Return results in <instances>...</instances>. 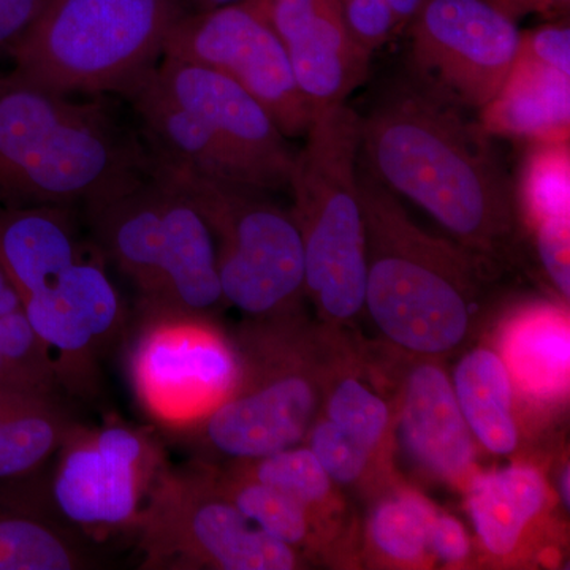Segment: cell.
<instances>
[{
  "label": "cell",
  "instance_id": "cell-15",
  "mask_svg": "<svg viewBox=\"0 0 570 570\" xmlns=\"http://www.w3.org/2000/svg\"><path fill=\"white\" fill-rule=\"evenodd\" d=\"M26 316L55 358L59 384L78 396L97 387V356L121 330L118 291L102 261L81 257L50 291L22 302Z\"/></svg>",
  "mask_w": 570,
  "mask_h": 570
},
{
  "label": "cell",
  "instance_id": "cell-38",
  "mask_svg": "<svg viewBox=\"0 0 570 570\" xmlns=\"http://www.w3.org/2000/svg\"><path fill=\"white\" fill-rule=\"evenodd\" d=\"M395 17L397 31L404 26L411 24L412 20L417 17L420 9H422L425 0H385Z\"/></svg>",
  "mask_w": 570,
  "mask_h": 570
},
{
  "label": "cell",
  "instance_id": "cell-35",
  "mask_svg": "<svg viewBox=\"0 0 570 570\" xmlns=\"http://www.w3.org/2000/svg\"><path fill=\"white\" fill-rule=\"evenodd\" d=\"M430 551L444 564H463L471 554V540L455 517L436 512L431 521Z\"/></svg>",
  "mask_w": 570,
  "mask_h": 570
},
{
  "label": "cell",
  "instance_id": "cell-42",
  "mask_svg": "<svg viewBox=\"0 0 570 570\" xmlns=\"http://www.w3.org/2000/svg\"><path fill=\"white\" fill-rule=\"evenodd\" d=\"M341 2H346V0H341Z\"/></svg>",
  "mask_w": 570,
  "mask_h": 570
},
{
  "label": "cell",
  "instance_id": "cell-9",
  "mask_svg": "<svg viewBox=\"0 0 570 570\" xmlns=\"http://www.w3.org/2000/svg\"><path fill=\"white\" fill-rule=\"evenodd\" d=\"M200 212L216 242L224 299L253 318L295 314L306 296L305 253L294 216L268 193L206 178L149 154Z\"/></svg>",
  "mask_w": 570,
  "mask_h": 570
},
{
  "label": "cell",
  "instance_id": "cell-34",
  "mask_svg": "<svg viewBox=\"0 0 570 570\" xmlns=\"http://www.w3.org/2000/svg\"><path fill=\"white\" fill-rule=\"evenodd\" d=\"M517 56L570 75V29L568 22L550 21L520 32Z\"/></svg>",
  "mask_w": 570,
  "mask_h": 570
},
{
  "label": "cell",
  "instance_id": "cell-1",
  "mask_svg": "<svg viewBox=\"0 0 570 570\" xmlns=\"http://www.w3.org/2000/svg\"><path fill=\"white\" fill-rule=\"evenodd\" d=\"M490 137L456 105L401 86L362 118L363 164L460 246L501 261L515 238L519 202Z\"/></svg>",
  "mask_w": 570,
  "mask_h": 570
},
{
  "label": "cell",
  "instance_id": "cell-31",
  "mask_svg": "<svg viewBox=\"0 0 570 570\" xmlns=\"http://www.w3.org/2000/svg\"><path fill=\"white\" fill-rule=\"evenodd\" d=\"M306 438L307 448L335 485H355L374 459L373 453L324 415H318Z\"/></svg>",
  "mask_w": 570,
  "mask_h": 570
},
{
  "label": "cell",
  "instance_id": "cell-17",
  "mask_svg": "<svg viewBox=\"0 0 570 570\" xmlns=\"http://www.w3.org/2000/svg\"><path fill=\"white\" fill-rule=\"evenodd\" d=\"M401 389L397 431L409 461L428 479L466 490L475 474V439L438 360L414 358Z\"/></svg>",
  "mask_w": 570,
  "mask_h": 570
},
{
  "label": "cell",
  "instance_id": "cell-4",
  "mask_svg": "<svg viewBox=\"0 0 570 570\" xmlns=\"http://www.w3.org/2000/svg\"><path fill=\"white\" fill-rule=\"evenodd\" d=\"M149 154L217 181L288 189L295 153L269 112L230 78L163 56L121 92Z\"/></svg>",
  "mask_w": 570,
  "mask_h": 570
},
{
  "label": "cell",
  "instance_id": "cell-13",
  "mask_svg": "<svg viewBox=\"0 0 570 570\" xmlns=\"http://www.w3.org/2000/svg\"><path fill=\"white\" fill-rule=\"evenodd\" d=\"M163 56L230 78L257 100L287 138L305 137L314 110L299 91L279 37L247 0L171 26Z\"/></svg>",
  "mask_w": 570,
  "mask_h": 570
},
{
  "label": "cell",
  "instance_id": "cell-39",
  "mask_svg": "<svg viewBox=\"0 0 570 570\" xmlns=\"http://www.w3.org/2000/svg\"><path fill=\"white\" fill-rule=\"evenodd\" d=\"M20 307H22L21 296L3 266L0 265V316Z\"/></svg>",
  "mask_w": 570,
  "mask_h": 570
},
{
  "label": "cell",
  "instance_id": "cell-41",
  "mask_svg": "<svg viewBox=\"0 0 570 570\" xmlns=\"http://www.w3.org/2000/svg\"><path fill=\"white\" fill-rule=\"evenodd\" d=\"M558 494H560V501L562 508L566 510L570 509V466L566 463L558 478Z\"/></svg>",
  "mask_w": 570,
  "mask_h": 570
},
{
  "label": "cell",
  "instance_id": "cell-14",
  "mask_svg": "<svg viewBox=\"0 0 570 570\" xmlns=\"http://www.w3.org/2000/svg\"><path fill=\"white\" fill-rule=\"evenodd\" d=\"M409 26L415 85L461 110H482L519 52L517 22L485 0H425Z\"/></svg>",
  "mask_w": 570,
  "mask_h": 570
},
{
  "label": "cell",
  "instance_id": "cell-30",
  "mask_svg": "<svg viewBox=\"0 0 570 570\" xmlns=\"http://www.w3.org/2000/svg\"><path fill=\"white\" fill-rule=\"evenodd\" d=\"M0 354L18 392L58 396V370L43 340L26 316L24 307L0 316Z\"/></svg>",
  "mask_w": 570,
  "mask_h": 570
},
{
  "label": "cell",
  "instance_id": "cell-32",
  "mask_svg": "<svg viewBox=\"0 0 570 570\" xmlns=\"http://www.w3.org/2000/svg\"><path fill=\"white\" fill-rule=\"evenodd\" d=\"M343 13L352 40L367 55L373 56L397 32L395 17L385 0H346Z\"/></svg>",
  "mask_w": 570,
  "mask_h": 570
},
{
  "label": "cell",
  "instance_id": "cell-3",
  "mask_svg": "<svg viewBox=\"0 0 570 570\" xmlns=\"http://www.w3.org/2000/svg\"><path fill=\"white\" fill-rule=\"evenodd\" d=\"M358 189L366 227L363 311L401 354L445 358L471 337L480 273L490 261L423 232L360 163Z\"/></svg>",
  "mask_w": 570,
  "mask_h": 570
},
{
  "label": "cell",
  "instance_id": "cell-10",
  "mask_svg": "<svg viewBox=\"0 0 570 570\" xmlns=\"http://www.w3.org/2000/svg\"><path fill=\"white\" fill-rule=\"evenodd\" d=\"M145 570H295L302 553L247 520L214 479L213 464H165L138 519Z\"/></svg>",
  "mask_w": 570,
  "mask_h": 570
},
{
  "label": "cell",
  "instance_id": "cell-16",
  "mask_svg": "<svg viewBox=\"0 0 570 570\" xmlns=\"http://www.w3.org/2000/svg\"><path fill=\"white\" fill-rule=\"evenodd\" d=\"M279 37L314 111L346 102L366 80L371 55L356 47L341 0H247Z\"/></svg>",
  "mask_w": 570,
  "mask_h": 570
},
{
  "label": "cell",
  "instance_id": "cell-20",
  "mask_svg": "<svg viewBox=\"0 0 570 570\" xmlns=\"http://www.w3.org/2000/svg\"><path fill=\"white\" fill-rule=\"evenodd\" d=\"M479 122L489 135L569 142L570 75L517 56Z\"/></svg>",
  "mask_w": 570,
  "mask_h": 570
},
{
  "label": "cell",
  "instance_id": "cell-19",
  "mask_svg": "<svg viewBox=\"0 0 570 570\" xmlns=\"http://www.w3.org/2000/svg\"><path fill=\"white\" fill-rule=\"evenodd\" d=\"M85 255L71 206L0 205V265L21 302L47 292Z\"/></svg>",
  "mask_w": 570,
  "mask_h": 570
},
{
  "label": "cell",
  "instance_id": "cell-18",
  "mask_svg": "<svg viewBox=\"0 0 570 570\" xmlns=\"http://www.w3.org/2000/svg\"><path fill=\"white\" fill-rule=\"evenodd\" d=\"M89 542L52 508L40 472L0 482V570L92 569Z\"/></svg>",
  "mask_w": 570,
  "mask_h": 570
},
{
  "label": "cell",
  "instance_id": "cell-7",
  "mask_svg": "<svg viewBox=\"0 0 570 570\" xmlns=\"http://www.w3.org/2000/svg\"><path fill=\"white\" fill-rule=\"evenodd\" d=\"M176 0H50L9 51L13 75L47 91L119 92L159 61Z\"/></svg>",
  "mask_w": 570,
  "mask_h": 570
},
{
  "label": "cell",
  "instance_id": "cell-23",
  "mask_svg": "<svg viewBox=\"0 0 570 570\" xmlns=\"http://www.w3.org/2000/svg\"><path fill=\"white\" fill-rule=\"evenodd\" d=\"M75 423L58 396L0 390V482L39 474Z\"/></svg>",
  "mask_w": 570,
  "mask_h": 570
},
{
  "label": "cell",
  "instance_id": "cell-25",
  "mask_svg": "<svg viewBox=\"0 0 570 570\" xmlns=\"http://www.w3.org/2000/svg\"><path fill=\"white\" fill-rule=\"evenodd\" d=\"M438 509L417 491L400 490L382 499L367 523L371 547L387 564L417 568L431 557V521Z\"/></svg>",
  "mask_w": 570,
  "mask_h": 570
},
{
  "label": "cell",
  "instance_id": "cell-40",
  "mask_svg": "<svg viewBox=\"0 0 570 570\" xmlns=\"http://www.w3.org/2000/svg\"><path fill=\"white\" fill-rule=\"evenodd\" d=\"M179 9L184 14L187 13H202V11H209L220 9V7L234 6V3L243 2V0H176Z\"/></svg>",
  "mask_w": 570,
  "mask_h": 570
},
{
  "label": "cell",
  "instance_id": "cell-11",
  "mask_svg": "<svg viewBox=\"0 0 570 570\" xmlns=\"http://www.w3.org/2000/svg\"><path fill=\"white\" fill-rule=\"evenodd\" d=\"M127 373L146 414L179 434L232 395L242 356L209 314L140 303Z\"/></svg>",
  "mask_w": 570,
  "mask_h": 570
},
{
  "label": "cell",
  "instance_id": "cell-22",
  "mask_svg": "<svg viewBox=\"0 0 570 570\" xmlns=\"http://www.w3.org/2000/svg\"><path fill=\"white\" fill-rule=\"evenodd\" d=\"M452 387L469 431L483 449L494 455L519 449L513 379L501 354L489 347L466 352L453 371Z\"/></svg>",
  "mask_w": 570,
  "mask_h": 570
},
{
  "label": "cell",
  "instance_id": "cell-26",
  "mask_svg": "<svg viewBox=\"0 0 570 570\" xmlns=\"http://www.w3.org/2000/svg\"><path fill=\"white\" fill-rule=\"evenodd\" d=\"M213 471L217 487L258 530L298 553L305 547H311L317 524L298 502L247 478L235 468L220 469L213 464Z\"/></svg>",
  "mask_w": 570,
  "mask_h": 570
},
{
  "label": "cell",
  "instance_id": "cell-29",
  "mask_svg": "<svg viewBox=\"0 0 570 570\" xmlns=\"http://www.w3.org/2000/svg\"><path fill=\"white\" fill-rule=\"evenodd\" d=\"M569 163V142H534L517 197L531 228L570 217Z\"/></svg>",
  "mask_w": 570,
  "mask_h": 570
},
{
  "label": "cell",
  "instance_id": "cell-28",
  "mask_svg": "<svg viewBox=\"0 0 570 570\" xmlns=\"http://www.w3.org/2000/svg\"><path fill=\"white\" fill-rule=\"evenodd\" d=\"M325 419L354 438L367 452L376 455L392 428L387 401L356 374L328 376L324 404Z\"/></svg>",
  "mask_w": 570,
  "mask_h": 570
},
{
  "label": "cell",
  "instance_id": "cell-33",
  "mask_svg": "<svg viewBox=\"0 0 570 570\" xmlns=\"http://www.w3.org/2000/svg\"><path fill=\"white\" fill-rule=\"evenodd\" d=\"M540 264L564 299L570 296V217L549 220L532 228Z\"/></svg>",
  "mask_w": 570,
  "mask_h": 570
},
{
  "label": "cell",
  "instance_id": "cell-21",
  "mask_svg": "<svg viewBox=\"0 0 570 570\" xmlns=\"http://www.w3.org/2000/svg\"><path fill=\"white\" fill-rule=\"evenodd\" d=\"M468 510L483 549L497 558L512 557L528 528L549 505V485L527 464L475 472L466 487Z\"/></svg>",
  "mask_w": 570,
  "mask_h": 570
},
{
  "label": "cell",
  "instance_id": "cell-8",
  "mask_svg": "<svg viewBox=\"0 0 570 570\" xmlns=\"http://www.w3.org/2000/svg\"><path fill=\"white\" fill-rule=\"evenodd\" d=\"M295 321V314L254 318L243 328L238 385L208 417L176 434L193 442L202 460L264 459L305 441L328 379L321 381L313 344Z\"/></svg>",
  "mask_w": 570,
  "mask_h": 570
},
{
  "label": "cell",
  "instance_id": "cell-2",
  "mask_svg": "<svg viewBox=\"0 0 570 570\" xmlns=\"http://www.w3.org/2000/svg\"><path fill=\"white\" fill-rule=\"evenodd\" d=\"M145 142L104 102L0 77V205L88 206L148 174Z\"/></svg>",
  "mask_w": 570,
  "mask_h": 570
},
{
  "label": "cell",
  "instance_id": "cell-36",
  "mask_svg": "<svg viewBox=\"0 0 570 570\" xmlns=\"http://www.w3.org/2000/svg\"><path fill=\"white\" fill-rule=\"evenodd\" d=\"M48 2L50 0H0V50L10 51Z\"/></svg>",
  "mask_w": 570,
  "mask_h": 570
},
{
  "label": "cell",
  "instance_id": "cell-5",
  "mask_svg": "<svg viewBox=\"0 0 570 570\" xmlns=\"http://www.w3.org/2000/svg\"><path fill=\"white\" fill-rule=\"evenodd\" d=\"M295 154L292 216L305 253L306 296L325 324L344 326L365 307L366 227L358 189L362 116L346 102L314 111Z\"/></svg>",
  "mask_w": 570,
  "mask_h": 570
},
{
  "label": "cell",
  "instance_id": "cell-6",
  "mask_svg": "<svg viewBox=\"0 0 570 570\" xmlns=\"http://www.w3.org/2000/svg\"><path fill=\"white\" fill-rule=\"evenodd\" d=\"M85 209L104 254L132 281L142 305L212 314L225 302L212 230L164 176L148 167L132 187Z\"/></svg>",
  "mask_w": 570,
  "mask_h": 570
},
{
  "label": "cell",
  "instance_id": "cell-12",
  "mask_svg": "<svg viewBox=\"0 0 570 570\" xmlns=\"http://www.w3.org/2000/svg\"><path fill=\"white\" fill-rule=\"evenodd\" d=\"M55 456L47 480L52 508L89 540L134 532L167 464L151 433L119 420L94 428L75 423Z\"/></svg>",
  "mask_w": 570,
  "mask_h": 570
},
{
  "label": "cell",
  "instance_id": "cell-27",
  "mask_svg": "<svg viewBox=\"0 0 570 570\" xmlns=\"http://www.w3.org/2000/svg\"><path fill=\"white\" fill-rule=\"evenodd\" d=\"M230 466L294 499L313 517L317 528L321 512L335 505V483L309 448L295 445L264 459L235 461Z\"/></svg>",
  "mask_w": 570,
  "mask_h": 570
},
{
  "label": "cell",
  "instance_id": "cell-24",
  "mask_svg": "<svg viewBox=\"0 0 570 570\" xmlns=\"http://www.w3.org/2000/svg\"><path fill=\"white\" fill-rule=\"evenodd\" d=\"M505 362L510 376L534 395L551 396L568 387L569 326L561 316L540 311L510 330Z\"/></svg>",
  "mask_w": 570,
  "mask_h": 570
},
{
  "label": "cell",
  "instance_id": "cell-37",
  "mask_svg": "<svg viewBox=\"0 0 570 570\" xmlns=\"http://www.w3.org/2000/svg\"><path fill=\"white\" fill-rule=\"evenodd\" d=\"M485 2L515 22L530 14H538L547 20L564 17L569 13L570 6V0H485Z\"/></svg>",
  "mask_w": 570,
  "mask_h": 570
}]
</instances>
